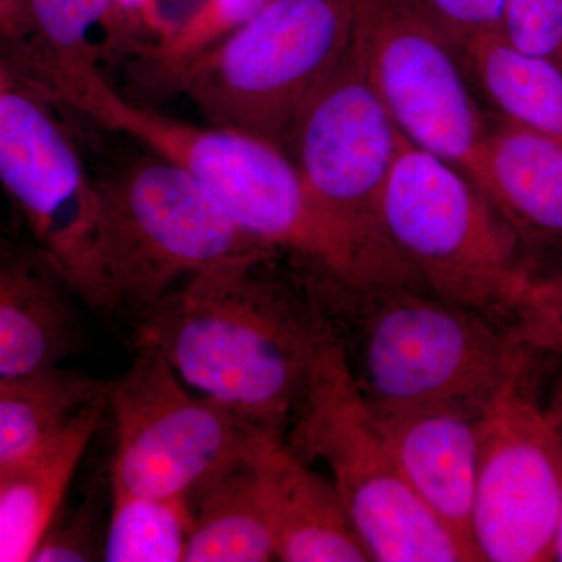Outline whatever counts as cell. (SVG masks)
Instances as JSON below:
<instances>
[{
	"label": "cell",
	"instance_id": "obj_13",
	"mask_svg": "<svg viewBox=\"0 0 562 562\" xmlns=\"http://www.w3.org/2000/svg\"><path fill=\"white\" fill-rule=\"evenodd\" d=\"M480 413L457 406L373 413L406 483L472 561H482L472 536Z\"/></svg>",
	"mask_w": 562,
	"mask_h": 562
},
{
	"label": "cell",
	"instance_id": "obj_22",
	"mask_svg": "<svg viewBox=\"0 0 562 562\" xmlns=\"http://www.w3.org/2000/svg\"><path fill=\"white\" fill-rule=\"evenodd\" d=\"M192 506L181 498L150 497L111 487L103 560L180 562L187 557Z\"/></svg>",
	"mask_w": 562,
	"mask_h": 562
},
{
	"label": "cell",
	"instance_id": "obj_12",
	"mask_svg": "<svg viewBox=\"0 0 562 562\" xmlns=\"http://www.w3.org/2000/svg\"><path fill=\"white\" fill-rule=\"evenodd\" d=\"M402 140L351 46L302 110L284 149L328 216L392 276L416 280L380 222V202Z\"/></svg>",
	"mask_w": 562,
	"mask_h": 562
},
{
	"label": "cell",
	"instance_id": "obj_28",
	"mask_svg": "<svg viewBox=\"0 0 562 562\" xmlns=\"http://www.w3.org/2000/svg\"><path fill=\"white\" fill-rule=\"evenodd\" d=\"M20 27V0H0V55L11 46Z\"/></svg>",
	"mask_w": 562,
	"mask_h": 562
},
{
	"label": "cell",
	"instance_id": "obj_2",
	"mask_svg": "<svg viewBox=\"0 0 562 562\" xmlns=\"http://www.w3.org/2000/svg\"><path fill=\"white\" fill-rule=\"evenodd\" d=\"M324 313L358 391L375 414L431 406L482 412L527 357L502 324L419 281L346 284Z\"/></svg>",
	"mask_w": 562,
	"mask_h": 562
},
{
	"label": "cell",
	"instance_id": "obj_32",
	"mask_svg": "<svg viewBox=\"0 0 562 562\" xmlns=\"http://www.w3.org/2000/svg\"><path fill=\"white\" fill-rule=\"evenodd\" d=\"M558 397H560V401L562 402V397H561V395H560V394H558Z\"/></svg>",
	"mask_w": 562,
	"mask_h": 562
},
{
	"label": "cell",
	"instance_id": "obj_8",
	"mask_svg": "<svg viewBox=\"0 0 562 562\" xmlns=\"http://www.w3.org/2000/svg\"><path fill=\"white\" fill-rule=\"evenodd\" d=\"M0 190L70 294L120 313L103 261L98 181L55 106L13 77L0 87Z\"/></svg>",
	"mask_w": 562,
	"mask_h": 562
},
{
	"label": "cell",
	"instance_id": "obj_30",
	"mask_svg": "<svg viewBox=\"0 0 562 562\" xmlns=\"http://www.w3.org/2000/svg\"><path fill=\"white\" fill-rule=\"evenodd\" d=\"M11 79L9 69H7L5 61H3L2 55H0V87L7 83Z\"/></svg>",
	"mask_w": 562,
	"mask_h": 562
},
{
	"label": "cell",
	"instance_id": "obj_24",
	"mask_svg": "<svg viewBox=\"0 0 562 562\" xmlns=\"http://www.w3.org/2000/svg\"><path fill=\"white\" fill-rule=\"evenodd\" d=\"M509 338L525 351L562 357V261L552 271L528 268L505 319Z\"/></svg>",
	"mask_w": 562,
	"mask_h": 562
},
{
	"label": "cell",
	"instance_id": "obj_26",
	"mask_svg": "<svg viewBox=\"0 0 562 562\" xmlns=\"http://www.w3.org/2000/svg\"><path fill=\"white\" fill-rule=\"evenodd\" d=\"M458 52L479 36L498 32L505 0H408Z\"/></svg>",
	"mask_w": 562,
	"mask_h": 562
},
{
	"label": "cell",
	"instance_id": "obj_5",
	"mask_svg": "<svg viewBox=\"0 0 562 562\" xmlns=\"http://www.w3.org/2000/svg\"><path fill=\"white\" fill-rule=\"evenodd\" d=\"M358 0H269L172 83L206 124L284 147L353 46Z\"/></svg>",
	"mask_w": 562,
	"mask_h": 562
},
{
	"label": "cell",
	"instance_id": "obj_29",
	"mask_svg": "<svg viewBox=\"0 0 562 562\" xmlns=\"http://www.w3.org/2000/svg\"><path fill=\"white\" fill-rule=\"evenodd\" d=\"M554 414H557L558 425H560L561 438H562V402L560 398L554 397L552 403ZM553 561L562 562V487H561V505H560V517H558L557 539H554V552Z\"/></svg>",
	"mask_w": 562,
	"mask_h": 562
},
{
	"label": "cell",
	"instance_id": "obj_31",
	"mask_svg": "<svg viewBox=\"0 0 562 562\" xmlns=\"http://www.w3.org/2000/svg\"><path fill=\"white\" fill-rule=\"evenodd\" d=\"M14 464L11 465H0V487L5 483L7 476L10 475L11 469H13Z\"/></svg>",
	"mask_w": 562,
	"mask_h": 562
},
{
	"label": "cell",
	"instance_id": "obj_16",
	"mask_svg": "<svg viewBox=\"0 0 562 562\" xmlns=\"http://www.w3.org/2000/svg\"><path fill=\"white\" fill-rule=\"evenodd\" d=\"M66 284L33 249L0 238V376L57 368L76 349Z\"/></svg>",
	"mask_w": 562,
	"mask_h": 562
},
{
	"label": "cell",
	"instance_id": "obj_15",
	"mask_svg": "<svg viewBox=\"0 0 562 562\" xmlns=\"http://www.w3.org/2000/svg\"><path fill=\"white\" fill-rule=\"evenodd\" d=\"M120 0H20L18 35L2 52L14 80L44 101L83 70H102L111 47L131 44Z\"/></svg>",
	"mask_w": 562,
	"mask_h": 562
},
{
	"label": "cell",
	"instance_id": "obj_27",
	"mask_svg": "<svg viewBox=\"0 0 562 562\" xmlns=\"http://www.w3.org/2000/svg\"><path fill=\"white\" fill-rule=\"evenodd\" d=\"M94 543L83 519L70 520L63 525L52 524L31 561L36 562H80L94 560Z\"/></svg>",
	"mask_w": 562,
	"mask_h": 562
},
{
	"label": "cell",
	"instance_id": "obj_20",
	"mask_svg": "<svg viewBox=\"0 0 562 562\" xmlns=\"http://www.w3.org/2000/svg\"><path fill=\"white\" fill-rule=\"evenodd\" d=\"M110 383L57 368L0 376V465L16 464L49 441Z\"/></svg>",
	"mask_w": 562,
	"mask_h": 562
},
{
	"label": "cell",
	"instance_id": "obj_11",
	"mask_svg": "<svg viewBox=\"0 0 562 562\" xmlns=\"http://www.w3.org/2000/svg\"><path fill=\"white\" fill-rule=\"evenodd\" d=\"M527 357L479 416L472 536L482 561H553L562 438L552 405L528 387Z\"/></svg>",
	"mask_w": 562,
	"mask_h": 562
},
{
	"label": "cell",
	"instance_id": "obj_23",
	"mask_svg": "<svg viewBox=\"0 0 562 562\" xmlns=\"http://www.w3.org/2000/svg\"><path fill=\"white\" fill-rule=\"evenodd\" d=\"M269 0H209L199 16L179 35L140 52L160 81L172 87L192 61L250 20Z\"/></svg>",
	"mask_w": 562,
	"mask_h": 562
},
{
	"label": "cell",
	"instance_id": "obj_21",
	"mask_svg": "<svg viewBox=\"0 0 562 562\" xmlns=\"http://www.w3.org/2000/svg\"><path fill=\"white\" fill-rule=\"evenodd\" d=\"M498 116L562 147V70L513 49L501 33L479 36L461 52Z\"/></svg>",
	"mask_w": 562,
	"mask_h": 562
},
{
	"label": "cell",
	"instance_id": "obj_10",
	"mask_svg": "<svg viewBox=\"0 0 562 562\" xmlns=\"http://www.w3.org/2000/svg\"><path fill=\"white\" fill-rule=\"evenodd\" d=\"M355 50L403 138L482 188L487 121L460 52L408 0H358Z\"/></svg>",
	"mask_w": 562,
	"mask_h": 562
},
{
	"label": "cell",
	"instance_id": "obj_17",
	"mask_svg": "<svg viewBox=\"0 0 562 562\" xmlns=\"http://www.w3.org/2000/svg\"><path fill=\"white\" fill-rule=\"evenodd\" d=\"M109 395V394H106ZM106 395L16 462L0 487V562L31 561L106 412Z\"/></svg>",
	"mask_w": 562,
	"mask_h": 562
},
{
	"label": "cell",
	"instance_id": "obj_1",
	"mask_svg": "<svg viewBox=\"0 0 562 562\" xmlns=\"http://www.w3.org/2000/svg\"><path fill=\"white\" fill-rule=\"evenodd\" d=\"M277 251L224 262L140 314L136 344L181 380L261 430L283 436L328 331L321 306L268 276Z\"/></svg>",
	"mask_w": 562,
	"mask_h": 562
},
{
	"label": "cell",
	"instance_id": "obj_33",
	"mask_svg": "<svg viewBox=\"0 0 562 562\" xmlns=\"http://www.w3.org/2000/svg\"><path fill=\"white\" fill-rule=\"evenodd\" d=\"M558 394H560V395H561V397H562V390H561V392H558Z\"/></svg>",
	"mask_w": 562,
	"mask_h": 562
},
{
	"label": "cell",
	"instance_id": "obj_3",
	"mask_svg": "<svg viewBox=\"0 0 562 562\" xmlns=\"http://www.w3.org/2000/svg\"><path fill=\"white\" fill-rule=\"evenodd\" d=\"M55 103L176 161L255 243L301 257L322 271L342 273L353 266L357 249L349 233L314 201L280 144L146 109L114 90L102 70H85L69 80Z\"/></svg>",
	"mask_w": 562,
	"mask_h": 562
},
{
	"label": "cell",
	"instance_id": "obj_4",
	"mask_svg": "<svg viewBox=\"0 0 562 562\" xmlns=\"http://www.w3.org/2000/svg\"><path fill=\"white\" fill-rule=\"evenodd\" d=\"M291 425V449L327 469L371 561H472L406 483L330 325Z\"/></svg>",
	"mask_w": 562,
	"mask_h": 562
},
{
	"label": "cell",
	"instance_id": "obj_14",
	"mask_svg": "<svg viewBox=\"0 0 562 562\" xmlns=\"http://www.w3.org/2000/svg\"><path fill=\"white\" fill-rule=\"evenodd\" d=\"M250 462L271 519L277 561H371L335 487L283 436L261 431Z\"/></svg>",
	"mask_w": 562,
	"mask_h": 562
},
{
	"label": "cell",
	"instance_id": "obj_6",
	"mask_svg": "<svg viewBox=\"0 0 562 562\" xmlns=\"http://www.w3.org/2000/svg\"><path fill=\"white\" fill-rule=\"evenodd\" d=\"M380 222L398 260L424 286L505 324L530 266L519 233L471 177L403 138Z\"/></svg>",
	"mask_w": 562,
	"mask_h": 562
},
{
	"label": "cell",
	"instance_id": "obj_9",
	"mask_svg": "<svg viewBox=\"0 0 562 562\" xmlns=\"http://www.w3.org/2000/svg\"><path fill=\"white\" fill-rule=\"evenodd\" d=\"M136 346L106 395L116 428L111 487L192 503L247 461L266 430L188 386L154 346Z\"/></svg>",
	"mask_w": 562,
	"mask_h": 562
},
{
	"label": "cell",
	"instance_id": "obj_7",
	"mask_svg": "<svg viewBox=\"0 0 562 562\" xmlns=\"http://www.w3.org/2000/svg\"><path fill=\"white\" fill-rule=\"evenodd\" d=\"M95 181L103 261L121 312L140 316L211 268L276 251L249 238L187 169L149 149Z\"/></svg>",
	"mask_w": 562,
	"mask_h": 562
},
{
	"label": "cell",
	"instance_id": "obj_18",
	"mask_svg": "<svg viewBox=\"0 0 562 562\" xmlns=\"http://www.w3.org/2000/svg\"><path fill=\"white\" fill-rule=\"evenodd\" d=\"M482 190L520 236L562 244V147L516 122H487Z\"/></svg>",
	"mask_w": 562,
	"mask_h": 562
},
{
	"label": "cell",
	"instance_id": "obj_19",
	"mask_svg": "<svg viewBox=\"0 0 562 562\" xmlns=\"http://www.w3.org/2000/svg\"><path fill=\"white\" fill-rule=\"evenodd\" d=\"M191 506L184 562L277 560L271 519L250 457L199 492Z\"/></svg>",
	"mask_w": 562,
	"mask_h": 562
},
{
	"label": "cell",
	"instance_id": "obj_25",
	"mask_svg": "<svg viewBox=\"0 0 562 562\" xmlns=\"http://www.w3.org/2000/svg\"><path fill=\"white\" fill-rule=\"evenodd\" d=\"M498 33L513 49L562 70V0H505Z\"/></svg>",
	"mask_w": 562,
	"mask_h": 562
}]
</instances>
